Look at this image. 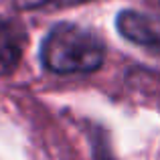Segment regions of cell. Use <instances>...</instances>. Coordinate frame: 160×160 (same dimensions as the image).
<instances>
[{
	"instance_id": "1",
	"label": "cell",
	"mask_w": 160,
	"mask_h": 160,
	"mask_svg": "<svg viewBox=\"0 0 160 160\" xmlns=\"http://www.w3.org/2000/svg\"><path fill=\"white\" fill-rule=\"evenodd\" d=\"M106 59L103 39L83 24L59 22L47 32L41 45V63L59 75L89 73L102 67Z\"/></svg>"
},
{
	"instance_id": "2",
	"label": "cell",
	"mask_w": 160,
	"mask_h": 160,
	"mask_svg": "<svg viewBox=\"0 0 160 160\" xmlns=\"http://www.w3.org/2000/svg\"><path fill=\"white\" fill-rule=\"evenodd\" d=\"M116 28L126 41L136 47L160 55V16L142 10H122L116 18Z\"/></svg>"
},
{
	"instance_id": "3",
	"label": "cell",
	"mask_w": 160,
	"mask_h": 160,
	"mask_svg": "<svg viewBox=\"0 0 160 160\" xmlns=\"http://www.w3.org/2000/svg\"><path fill=\"white\" fill-rule=\"evenodd\" d=\"M27 43V32L22 24L12 18L0 16V75L16 69Z\"/></svg>"
},
{
	"instance_id": "4",
	"label": "cell",
	"mask_w": 160,
	"mask_h": 160,
	"mask_svg": "<svg viewBox=\"0 0 160 160\" xmlns=\"http://www.w3.org/2000/svg\"><path fill=\"white\" fill-rule=\"evenodd\" d=\"M75 2H85V0H14V4L20 10L43 8V6H51V4H75Z\"/></svg>"
}]
</instances>
